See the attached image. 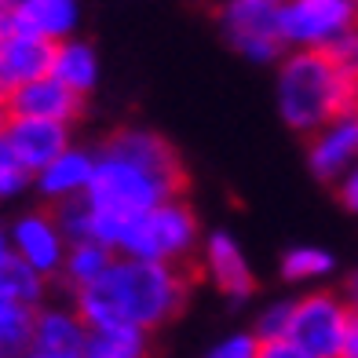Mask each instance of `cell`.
<instances>
[{
  "label": "cell",
  "mask_w": 358,
  "mask_h": 358,
  "mask_svg": "<svg viewBox=\"0 0 358 358\" xmlns=\"http://www.w3.org/2000/svg\"><path fill=\"white\" fill-rule=\"evenodd\" d=\"M187 169L176 146L150 128H121L95 150V176L88 187L92 213L139 216L183 198Z\"/></svg>",
  "instance_id": "obj_1"
},
{
  "label": "cell",
  "mask_w": 358,
  "mask_h": 358,
  "mask_svg": "<svg viewBox=\"0 0 358 358\" xmlns=\"http://www.w3.org/2000/svg\"><path fill=\"white\" fill-rule=\"evenodd\" d=\"M190 300L187 267L146 264V259L113 256L99 282L73 292V311L88 329L124 325V329L154 333L169 325Z\"/></svg>",
  "instance_id": "obj_2"
},
{
  "label": "cell",
  "mask_w": 358,
  "mask_h": 358,
  "mask_svg": "<svg viewBox=\"0 0 358 358\" xmlns=\"http://www.w3.org/2000/svg\"><path fill=\"white\" fill-rule=\"evenodd\" d=\"M92 241H99L113 256L183 267L201 249V223L187 198H176L139 216L92 213Z\"/></svg>",
  "instance_id": "obj_3"
},
{
  "label": "cell",
  "mask_w": 358,
  "mask_h": 358,
  "mask_svg": "<svg viewBox=\"0 0 358 358\" xmlns=\"http://www.w3.org/2000/svg\"><path fill=\"white\" fill-rule=\"evenodd\" d=\"M278 113L292 132L311 136L344 113H355L358 80L336 70L325 52H285L274 85Z\"/></svg>",
  "instance_id": "obj_4"
},
{
  "label": "cell",
  "mask_w": 358,
  "mask_h": 358,
  "mask_svg": "<svg viewBox=\"0 0 358 358\" xmlns=\"http://www.w3.org/2000/svg\"><path fill=\"white\" fill-rule=\"evenodd\" d=\"M358 4L351 0H285L282 44L285 52H329L336 41L355 34Z\"/></svg>",
  "instance_id": "obj_5"
},
{
  "label": "cell",
  "mask_w": 358,
  "mask_h": 358,
  "mask_svg": "<svg viewBox=\"0 0 358 358\" xmlns=\"http://www.w3.org/2000/svg\"><path fill=\"white\" fill-rule=\"evenodd\" d=\"M282 4L285 0H223L220 26L227 44L249 62H278L285 55Z\"/></svg>",
  "instance_id": "obj_6"
},
{
  "label": "cell",
  "mask_w": 358,
  "mask_h": 358,
  "mask_svg": "<svg viewBox=\"0 0 358 358\" xmlns=\"http://www.w3.org/2000/svg\"><path fill=\"white\" fill-rule=\"evenodd\" d=\"M348 315L351 311L344 307V300H340L336 292L315 289V292H307V296L292 300V318H289L285 340L292 348L307 351L311 358H336Z\"/></svg>",
  "instance_id": "obj_7"
},
{
  "label": "cell",
  "mask_w": 358,
  "mask_h": 358,
  "mask_svg": "<svg viewBox=\"0 0 358 358\" xmlns=\"http://www.w3.org/2000/svg\"><path fill=\"white\" fill-rule=\"evenodd\" d=\"M8 238H11V256L19 264L41 274L44 282L59 278L62 256H66V238L55 227L52 213H22L8 227Z\"/></svg>",
  "instance_id": "obj_8"
},
{
  "label": "cell",
  "mask_w": 358,
  "mask_h": 358,
  "mask_svg": "<svg viewBox=\"0 0 358 358\" xmlns=\"http://www.w3.org/2000/svg\"><path fill=\"white\" fill-rule=\"evenodd\" d=\"M201 271L227 300H249L256 292V274L249 267L245 249L238 245V238L231 231H213L201 238Z\"/></svg>",
  "instance_id": "obj_9"
},
{
  "label": "cell",
  "mask_w": 358,
  "mask_h": 358,
  "mask_svg": "<svg viewBox=\"0 0 358 358\" xmlns=\"http://www.w3.org/2000/svg\"><path fill=\"white\" fill-rule=\"evenodd\" d=\"M307 165L322 183H340L358 165V117L344 113L307 139Z\"/></svg>",
  "instance_id": "obj_10"
},
{
  "label": "cell",
  "mask_w": 358,
  "mask_h": 358,
  "mask_svg": "<svg viewBox=\"0 0 358 358\" xmlns=\"http://www.w3.org/2000/svg\"><path fill=\"white\" fill-rule=\"evenodd\" d=\"M0 139L8 143V150L15 154V161L29 176H37L48 161L59 157L70 146V128L52 124V121H37V117H8Z\"/></svg>",
  "instance_id": "obj_11"
},
{
  "label": "cell",
  "mask_w": 358,
  "mask_h": 358,
  "mask_svg": "<svg viewBox=\"0 0 358 358\" xmlns=\"http://www.w3.org/2000/svg\"><path fill=\"white\" fill-rule=\"evenodd\" d=\"M80 110H85V99L73 95L70 88H62L48 73L22 85L8 99L11 117H37V121H52V124H66V128L80 117Z\"/></svg>",
  "instance_id": "obj_12"
},
{
  "label": "cell",
  "mask_w": 358,
  "mask_h": 358,
  "mask_svg": "<svg viewBox=\"0 0 358 358\" xmlns=\"http://www.w3.org/2000/svg\"><path fill=\"white\" fill-rule=\"evenodd\" d=\"M92 176H95V154L85 150V146H66L59 157H52L48 165L34 176V187L44 201L62 205V201H73V198H85L88 187H92Z\"/></svg>",
  "instance_id": "obj_13"
},
{
  "label": "cell",
  "mask_w": 358,
  "mask_h": 358,
  "mask_svg": "<svg viewBox=\"0 0 358 358\" xmlns=\"http://www.w3.org/2000/svg\"><path fill=\"white\" fill-rule=\"evenodd\" d=\"M8 26L44 44L70 41L80 26V0H22L8 15Z\"/></svg>",
  "instance_id": "obj_14"
},
{
  "label": "cell",
  "mask_w": 358,
  "mask_h": 358,
  "mask_svg": "<svg viewBox=\"0 0 358 358\" xmlns=\"http://www.w3.org/2000/svg\"><path fill=\"white\" fill-rule=\"evenodd\" d=\"M48 59H52V44L8 29V37L0 41V103H8L29 80L44 77Z\"/></svg>",
  "instance_id": "obj_15"
},
{
  "label": "cell",
  "mask_w": 358,
  "mask_h": 358,
  "mask_svg": "<svg viewBox=\"0 0 358 358\" xmlns=\"http://www.w3.org/2000/svg\"><path fill=\"white\" fill-rule=\"evenodd\" d=\"M88 325L80 322V315L70 307H37L34 311V340L29 348L44 351V355H66V358H80L85 348Z\"/></svg>",
  "instance_id": "obj_16"
},
{
  "label": "cell",
  "mask_w": 358,
  "mask_h": 358,
  "mask_svg": "<svg viewBox=\"0 0 358 358\" xmlns=\"http://www.w3.org/2000/svg\"><path fill=\"white\" fill-rule=\"evenodd\" d=\"M48 77L85 99V95L99 85V55H95V48L88 41H77V37L59 41V44H52Z\"/></svg>",
  "instance_id": "obj_17"
},
{
  "label": "cell",
  "mask_w": 358,
  "mask_h": 358,
  "mask_svg": "<svg viewBox=\"0 0 358 358\" xmlns=\"http://www.w3.org/2000/svg\"><path fill=\"white\" fill-rule=\"evenodd\" d=\"M80 358H150V333L124 329V325L88 329Z\"/></svg>",
  "instance_id": "obj_18"
},
{
  "label": "cell",
  "mask_w": 358,
  "mask_h": 358,
  "mask_svg": "<svg viewBox=\"0 0 358 358\" xmlns=\"http://www.w3.org/2000/svg\"><path fill=\"white\" fill-rule=\"evenodd\" d=\"M110 264H113V252L103 249L99 241H92V238L88 241H73V245H66V256H62L59 278L77 292V289H88L92 282H99Z\"/></svg>",
  "instance_id": "obj_19"
},
{
  "label": "cell",
  "mask_w": 358,
  "mask_h": 358,
  "mask_svg": "<svg viewBox=\"0 0 358 358\" xmlns=\"http://www.w3.org/2000/svg\"><path fill=\"white\" fill-rule=\"evenodd\" d=\"M44 292H48V282L29 271L26 264H19L15 256L0 267V300H11V303H22V307H34L37 311L44 303Z\"/></svg>",
  "instance_id": "obj_20"
},
{
  "label": "cell",
  "mask_w": 358,
  "mask_h": 358,
  "mask_svg": "<svg viewBox=\"0 0 358 358\" xmlns=\"http://www.w3.org/2000/svg\"><path fill=\"white\" fill-rule=\"evenodd\" d=\"M34 340V307L0 300V358H19Z\"/></svg>",
  "instance_id": "obj_21"
},
{
  "label": "cell",
  "mask_w": 358,
  "mask_h": 358,
  "mask_svg": "<svg viewBox=\"0 0 358 358\" xmlns=\"http://www.w3.org/2000/svg\"><path fill=\"white\" fill-rule=\"evenodd\" d=\"M336 271V259L329 249H318V245H296L282 256V278L285 282H318V278H329Z\"/></svg>",
  "instance_id": "obj_22"
},
{
  "label": "cell",
  "mask_w": 358,
  "mask_h": 358,
  "mask_svg": "<svg viewBox=\"0 0 358 358\" xmlns=\"http://www.w3.org/2000/svg\"><path fill=\"white\" fill-rule=\"evenodd\" d=\"M52 220H55V227L62 231V238H66V245L92 238V205H88V198H73V201L55 205L52 208Z\"/></svg>",
  "instance_id": "obj_23"
},
{
  "label": "cell",
  "mask_w": 358,
  "mask_h": 358,
  "mask_svg": "<svg viewBox=\"0 0 358 358\" xmlns=\"http://www.w3.org/2000/svg\"><path fill=\"white\" fill-rule=\"evenodd\" d=\"M289 318H292V300H271L264 311L256 315L252 336L259 344H274V340H285L289 333Z\"/></svg>",
  "instance_id": "obj_24"
},
{
  "label": "cell",
  "mask_w": 358,
  "mask_h": 358,
  "mask_svg": "<svg viewBox=\"0 0 358 358\" xmlns=\"http://www.w3.org/2000/svg\"><path fill=\"white\" fill-rule=\"evenodd\" d=\"M29 183H34V176L15 161V154L8 150V143L0 139V201H4V198H19Z\"/></svg>",
  "instance_id": "obj_25"
},
{
  "label": "cell",
  "mask_w": 358,
  "mask_h": 358,
  "mask_svg": "<svg viewBox=\"0 0 358 358\" xmlns=\"http://www.w3.org/2000/svg\"><path fill=\"white\" fill-rule=\"evenodd\" d=\"M259 340L252 333H231V336H223L220 344H213L205 351V358H259Z\"/></svg>",
  "instance_id": "obj_26"
},
{
  "label": "cell",
  "mask_w": 358,
  "mask_h": 358,
  "mask_svg": "<svg viewBox=\"0 0 358 358\" xmlns=\"http://www.w3.org/2000/svg\"><path fill=\"white\" fill-rule=\"evenodd\" d=\"M325 55L336 62L340 73H348L351 80H358V34H348L344 41H336Z\"/></svg>",
  "instance_id": "obj_27"
},
{
  "label": "cell",
  "mask_w": 358,
  "mask_h": 358,
  "mask_svg": "<svg viewBox=\"0 0 358 358\" xmlns=\"http://www.w3.org/2000/svg\"><path fill=\"white\" fill-rule=\"evenodd\" d=\"M336 190H340V201H344L348 213H355V216H358V165H355L344 179H340Z\"/></svg>",
  "instance_id": "obj_28"
},
{
  "label": "cell",
  "mask_w": 358,
  "mask_h": 358,
  "mask_svg": "<svg viewBox=\"0 0 358 358\" xmlns=\"http://www.w3.org/2000/svg\"><path fill=\"white\" fill-rule=\"evenodd\" d=\"M336 358H358V315L355 311L348 315V325H344V336H340Z\"/></svg>",
  "instance_id": "obj_29"
},
{
  "label": "cell",
  "mask_w": 358,
  "mask_h": 358,
  "mask_svg": "<svg viewBox=\"0 0 358 358\" xmlns=\"http://www.w3.org/2000/svg\"><path fill=\"white\" fill-rule=\"evenodd\" d=\"M259 358H311V355L300 351V348H292L289 340H274V344L259 348Z\"/></svg>",
  "instance_id": "obj_30"
},
{
  "label": "cell",
  "mask_w": 358,
  "mask_h": 358,
  "mask_svg": "<svg viewBox=\"0 0 358 358\" xmlns=\"http://www.w3.org/2000/svg\"><path fill=\"white\" fill-rule=\"evenodd\" d=\"M336 296L344 300L348 311H355V315H358V271H351V274H348V278H344V289H340Z\"/></svg>",
  "instance_id": "obj_31"
},
{
  "label": "cell",
  "mask_w": 358,
  "mask_h": 358,
  "mask_svg": "<svg viewBox=\"0 0 358 358\" xmlns=\"http://www.w3.org/2000/svg\"><path fill=\"white\" fill-rule=\"evenodd\" d=\"M11 259V238H8V227L0 223V267H4Z\"/></svg>",
  "instance_id": "obj_32"
},
{
  "label": "cell",
  "mask_w": 358,
  "mask_h": 358,
  "mask_svg": "<svg viewBox=\"0 0 358 358\" xmlns=\"http://www.w3.org/2000/svg\"><path fill=\"white\" fill-rule=\"evenodd\" d=\"M19 358H66V355H44V351H34V348H29V351H22Z\"/></svg>",
  "instance_id": "obj_33"
},
{
  "label": "cell",
  "mask_w": 358,
  "mask_h": 358,
  "mask_svg": "<svg viewBox=\"0 0 358 358\" xmlns=\"http://www.w3.org/2000/svg\"><path fill=\"white\" fill-rule=\"evenodd\" d=\"M22 4V0H0V11H4V15H11L15 8H19Z\"/></svg>",
  "instance_id": "obj_34"
},
{
  "label": "cell",
  "mask_w": 358,
  "mask_h": 358,
  "mask_svg": "<svg viewBox=\"0 0 358 358\" xmlns=\"http://www.w3.org/2000/svg\"><path fill=\"white\" fill-rule=\"evenodd\" d=\"M8 117H11V113H8V103H0V132H4V124H8Z\"/></svg>",
  "instance_id": "obj_35"
},
{
  "label": "cell",
  "mask_w": 358,
  "mask_h": 358,
  "mask_svg": "<svg viewBox=\"0 0 358 358\" xmlns=\"http://www.w3.org/2000/svg\"><path fill=\"white\" fill-rule=\"evenodd\" d=\"M8 29H11V26H8V15H4V11H0V41H4V37H8Z\"/></svg>",
  "instance_id": "obj_36"
},
{
  "label": "cell",
  "mask_w": 358,
  "mask_h": 358,
  "mask_svg": "<svg viewBox=\"0 0 358 358\" xmlns=\"http://www.w3.org/2000/svg\"><path fill=\"white\" fill-rule=\"evenodd\" d=\"M355 117H358V99H355Z\"/></svg>",
  "instance_id": "obj_37"
},
{
  "label": "cell",
  "mask_w": 358,
  "mask_h": 358,
  "mask_svg": "<svg viewBox=\"0 0 358 358\" xmlns=\"http://www.w3.org/2000/svg\"><path fill=\"white\" fill-rule=\"evenodd\" d=\"M351 4H358V0H351Z\"/></svg>",
  "instance_id": "obj_38"
},
{
  "label": "cell",
  "mask_w": 358,
  "mask_h": 358,
  "mask_svg": "<svg viewBox=\"0 0 358 358\" xmlns=\"http://www.w3.org/2000/svg\"><path fill=\"white\" fill-rule=\"evenodd\" d=\"M355 34H358V26H355Z\"/></svg>",
  "instance_id": "obj_39"
}]
</instances>
